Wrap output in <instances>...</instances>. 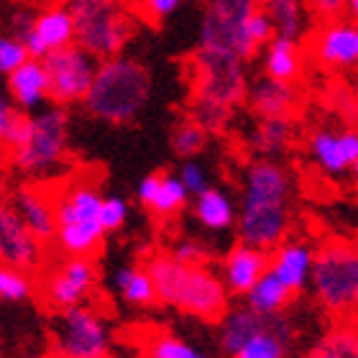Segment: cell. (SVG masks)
Segmentation results:
<instances>
[{
  "label": "cell",
  "instance_id": "obj_1",
  "mask_svg": "<svg viewBox=\"0 0 358 358\" xmlns=\"http://www.w3.org/2000/svg\"><path fill=\"white\" fill-rule=\"evenodd\" d=\"M292 228V177L276 159H256L243 172L238 200V241L274 251Z\"/></svg>",
  "mask_w": 358,
  "mask_h": 358
},
{
  "label": "cell",
  "instance_id": "obj_2",
  "mask_svg": "<svg viewBox=\"0 0 358 358\" xmlns=\"http://www.w3.org/2000/svg\"><path fill=\"white\" fill-rule=\"evenodd\" d=\"M151 279L157 284L159 302L174 307L179 313L217 322L231 310V292L223 276L202 266L179 264L172 254H154L146 262Z\"/></svg>",
  "mask_w": 358,
  "mask_h": 358
},
{
  "label": "cell",
  "instance_id": "obj_3",
  "mask_svg": "<svg viewBox=\"0 0 358 358\" xmlns=\"http://www.w3.org/2000/svg\"><path fill=\"white\" fill-rule=\"evenodd\" d=\"M246 62L197 49L192 57V118L208 134L223 131L233 110L248 100Z\"/></svg>",
  "mask_w": 358,
  "mask_h": 358
},
{
  "label": "cell",
  "instance_id": "obj_4",
  "mask_svg": "<svg viewBox=\"0 0 358 358\" xmlns=\"http://www.w3.org/2000/svg\"><path fill=\"white\" fill-rule=\"evenodd\" d=\"M3 149L10 154L15 169L29 177H46L67 159L69 120L62 105L36 113H15Z\"/></svg>",
  "mask_w": 358,
  "mask_h": 358
},
{
  "label": "cell",
  "instance_id": "obj_5",
  "mask_svg": "<svg viewBox=\"0 0 358 358\" xmlns=\"http://www.w3.org/2000/svg\"><path fill=\"white\" fill-rule=\"evenodd\" d=\"M151 97V72L134 57L118 54L113 59H103L97 64V75L92 80L85 110L92 118L123 126L143 113Z\"/></svg>",
  "mask_w": 358,
  "mask_h": 358
},
{
  "label": "cell",
  "instance_id": "obj_6",
  "mask_svg": "<svg viewBox=\"0 0 358 358\" xmlns=\"http://www.w3.org/2000/svg\"><path fill=\"white\" fill-rule=\"evenodd\" d=\"M103 194L92 182H72L57 200V238L54 243L67 256H92L103 246L100 223Z\"/></svg>",
  "mask_w": 358,
  "mask_h": 358
},
{
  "label": "cell",
  "instance_id": "obj_7",
  "mask_svg": "<svg viewBox=\"0 0 358 358\" xmlns=\"http://www.w3.org/2000/svg\"><path fill=\"white\" fill-rule=\"evenodd\" d=\"M315 297L328 313L348 315L358 310V246L345 238H328L317 248L313 268Z\"/></svg>",
  "mask_w": 358,
  "mask_h": 358
},
{
  "label": "cell",
  "instance_id": "obj_8",
  "mask_svg": "<svg viewBox=\"0 0 358 358\" xmlns=\"http://www.w3.org/2000/svg\"><path fill=\"white\" fill-rule=\"evenodd\" d=\"M254 0H208L200 21L197 49L223 54L241 62H254L262 49L248 36V21L256 13Z\"/></svg>",
  "mask_w": 358,
  "mask_h": 358
},
{
  "label": "cell",
  "instance_id": "obj_9",
  "mask_svg": "<svg viewBox=\"0 0 358 358\" xmlns=\"http://www.w3.org/2000/svg\"><path fill=\"white\" fill-rule=\"evenodd\" d=\"M75 21V44L97 62L113 59L126 49L134 23L118 0H69Z\"/></svg>",
  "mask_w": 358,
  "mask_h": 358
},
{
  "label": "cell",
  "instance_id": "obj_10",
  "mask_svg": "<svg viewBox=\"0 0 358 358\" xmlns=\"http://www.w3.org/2000/svg\"><path fill=\"white\" fill-rule=\"evenodd\" d=\"M54 358H108L110 330L90 307H72L54 317L52 325Z\"/></svg>",
  "mask_w": 358,
  "mask_h": 358
},
{
  "label": "cell",
  "instance_id": "obj_11",
  "mask_svg": "<svg viewBox=\"0 0 358 358\" xmlns=\"http://www.w3.org/2000/svg\"><path fill=\"white\" fill-rule=\"evenodd\" d=\"M41 62L49 77V100L54 105L64 108L72 103H85L100 64L92 54L85 52L83 46L72 44L59 52H52Z\"/></svg>",
  "mask_w": 358,
  "mask_h": 358
},
{
  "label": "cell",
  "instance_id": "obj_12",
  "mask_svg": "<svg viewBox=\"0 0 358 358\" xmlns=\"http://www.w3.org/2000/svg\"><path fill=\"white\" fill-rule=\"evenodd\" d=\"M13 36L21 38L29 57L44 59L52 52L75 44V21L69 6H52L38 15L18 13L13 18Z\"/></svg>",
  "mask_w": 358,
  "mask_h": 358
},
{
  "label": "cell",
  "instance_id": "obj_13",
  "mask_svg": "<svg viewBox=\"0 0 358 358\" xmlns=\"http://www.w3.org/2000/svg\"><path fill=\"white\" fill-rule=\"evenodd\" d=\"M95 279L97 271L90 256H67L44 276L41 292H44L46 305H52L57 313L80 307L90 289L95 287Z\"/></svg>",
  "mask_w": 358,
  "mask_h": 358
},
{
  "label": "cell",
  "instance_id": "obj_14",
  "mask_svg": "<svg viewBox=\"0 0 358 358\" xmlns=\"http://www.w3.org/2000/svg\"><path fill=\"white\" fill-rule=\"evenodd\" d=\"M310 57L328 72H348L358 67V23L325 21L310 36Z\"/></svg>",
  "mask_w": 358,
  "mask_h": 358
},
{
  "label": "cell",
  "instance_id": "obj_15",
  "mask_svg": "<svg viewBox=\"0 0 358 358\" xmlns=\"http://www.w3.org/2000/svg\"><path fill=\"white\" fill-rule=\"evenodd\" d=\"M44 246L41 241L23 223L13 202L0 197V259L8 266H18L23 271H38L44 266Z\"/></svg>",
  "mask_w": 358,
  "mask_h": 358
},
{
  "label": "cell",
  "instance_id": "obj_16",
  "mask_svg": "<svg viewBox=\"0 0 358 358\" xmlns=\"http://www.w3.org/2000/svg\"><path fill=\"white\" fill-rule=\"evenodd\" d=\"M307 151L322 172L338 177L353 169L358 162V128H315L307 136Z\"/></svg>",
  "mask_w": 358,
  "mask_h": 358
},
{
  "label": "cell",
  "instance_id": "obj_17",
  "mask_svg": "<svg viewBox=\"0 0 358 358\" xmlns=\"http://www.w3.org/2000/svg\"><path fill=\"white\" fill-rule=\"evenodd\" d=\"M268 262H271V254H268V251L238 241V243L225 254L223 266H220V276H223L228 292L246 297L248 292L254 289V284L268 271Z\"/></svg>",
  "mask_w": 358,
  "mask_h": 358
},
{
  "label": "cell",
  "instance_id": "obj_18",
  "mask_svg": "<svg viewBox=\"0 0 358 358\" xmlns=\"http://www.w3.org/2000/svg\"><path fill=\"white\" fill-rule=\"evenodd\" d=\"M271 262H268V271L289 287L294 294L302 292L307 284L313 282V268H315V254L317 248H313L307 241L299 238H287L284 243L268 251Z\"/></svg>",
  "mask_w": 358,
  "mask_h": 358
},
{
  "label": "cell",
  "instance_id": "obj_19",
  "mask_svg": "<svg viewBox=\"0 0 358 358\" xmlns=\"http://www.w3.org/2000/svg\"><path fill=\"white\" fill-rule=\"evenodd\" d=\"M305 95L297 85L279 83L271 77H259L251 87H248V108L259 115V118H294L299 110Z\"/></svg>",
  "mask_w": 358,
  "mask_h": 358
},
{
  "label": "cell",
  "instance_id": "obj_20",
  "mask_svg": "<svg viewBox=\"0 0 358 358\" xmlns=\"http://www.w3.org/2000/svg\"><path fill=\"white\" fill-rule=\"evenodd\" d=\"M138 200L149 213L157 217H174L187 208L189 202V189L182 185L179 174H146L138 182Z\"/></svg>",
  "mask_w": 358,
  "mask_h": 358
},
{
  "label": "cell",
  "instance_id": "obj_21",
  "mask_svg": "<svg viewBox=\"0 0 358 358\" xmlns=\"http://www.w3.org/2000/svg\"><path fill=\"white\" fill-rule=\"evenodd\" d=\"M13 208L41 243H52L57 238V205L44 189L31 185L18 187L13 194Z\"/></svg>",
  "mask_w": 358,
  "mask_h": 358
},
{
  "label": "cell",
  "instance_id": "obj_22",
  "mask_svg": "<svg viewBox=\"0 0 358 358\" xmlns=\"http://www.w3.org/2000/svg\"><path fill=\"white\" fill-rule=\"evenodd\" d=\"M271 317H264L248 305L231 307L228 313L217 320V345L228 358H233L254 336H259L268 325Z\"/></svg>",
  "mask_w": 358,
  "mask_h": 358
},
{
  "label": "cell",
  "instance_id": "obj_23",
  "mask_svg": "<svg viewBox=\"0 0 358 358\" xmlns=\"http://www.w3.org/2000/svg\"><path fill=\"white\" fill-rule=\"evenodd\" d=\"M8 92L23 113L41 110L49 100V77L41 59H26L13 75H8Z\"/></svg>",
  "mask_w": 358,
  "mask_h": 358
},
{
  "label": "cell",
  "instance_id": "obj_24",
  "mask_svg": "<svg viewBox=\"0 0 358 358\" xmlns=\"http://www.w3.org/2000/svg\"><path fill=\"white\" fill-rule=\"evenodd\" d=\"M262 69L271 80L297 85L305 72V54H302L299 41L274 36L262 49Z\"/></svg>",
  "mask_w": 358,
  "mask_h": 358
},
{
  "label": "cell",
  "instance_id": "obj_25",
  "mask_svg": "<svg viewBox=\"0 0 358 358\" xmlns=\"http://www.w3.org/2000/svg\"><path fill=\"white\" fill-rule=\"evenodd\" d=\"M194 220L210 233H225L238 223V205L220 187H208L192 202Z\"/></svg>",
  "mask_w": 358,
  "mask_h": 358
},
{
  "label": "cell",
  "instance_id": "obj_26",
  "mask_svg": "<svg viewBox=\"0 0 358 358\" xmlns=\"http://www.w3.org/2000/svg\"><path fill=\"white\" fill-rule=\"evenodd\" d=\"M294 118H259L251 134V149L259 159H279L294 141Z\"/></svg>",
  "mask_w": 358,
  "mask_h": 358
},
{
  "label": "cell",
  "instance_id": "obj_27",
  "mask_svg": "<svg viewBox=\"0 0 358 358\" xmlns=\"http://www.w3.org/2000/svg\"><path fill=\"white\" fill-rule=\"evenodd\" d=\"M294 341V330L282 315L268 320L266 328L248 341L233 358H287L289 345Z\"/></svg>",
  "mask_w": 358,
  "mask_h": 358
},
{
  "label": "cell",
  "instance_id": "obj_28",
  "mask_svg": "<svg viewBox=\"0 0 358 358\" xmlns=\"http://www.w3.org/2000/svg\"><path fill=\"white\" fill-rule=\"evenodd\" d=\"M292 297H294V292L284 282H279L271 271H266L254 284V289L246 294V305L254 307L256 313L264 315V317H276V315H282L287 310Z\"/></svg>",
  "mask_w": 358,
  "mask_h": 358
},
{
  "label": "cell",
  "instance_id": "obj_29",
  "mask_svg": "<svg viewBox=\"0 0 358 358\" xmlns=\"http://www.w3.org/2000/svg\"><path fill=\"white\" fill-rule=\"evenodd\" d=\"M115 287L131 307H149L159 299L157 284L146 266H123L115 274Z\"/></svg>",
  "mask_w": 358,
  "mask_h": 358
},
{
  "label": "cell",
  "instance_id": "obj_30",
  "mask_svg": "<svg viewBox=\"0 0 358 358\" xmlns=\"http://www.w3.org/2000/svg\"><path fill=\"white\" fill-rule=\"evenodd\" d=\"M264 10H266L271 23H274L276 36L294 38V41L302 38L307 26L305 0H266Z\"/></svg>",
  "mask_w": 358,
  "mask_h": 358
},
{
  "label": "cell",
  "instance_id": "obj_31",
  "mask_svg": "<svg viewBox=\"0 0 358 358\" xmlns=\"http://www.w3.org/2000/svg\"><path fill=\"white\" fill-rule=\"evenodd\" d=\"M305 358H358V328L348 322L330 328Z\"/></svg>",
  "mask_w": 358,
  "mask_h": 358
},
{
  "label": "cell",
  "instance_id": "obj_32",
  "mask_svg": "<svg viewBox=\"0 0 358 358\" xmlns=\"http://www.w3.org/2000/svg\"><path fill=\"white\" fill-rule=\"evenodd\" d=\"M169 143H172V151L179 159H194L205 146H208V131H205L194 118L182 120V123L174 126Z\"/></svg>",
  "mask_w": 358,
  "mask_h": 358
},
{
  "label": "cell",
  "instance_id": "obj_33",
  "mask_svg": "<svg viewBox=\"0 0 358 358\" xmlns=\"http://www.w3.org/2000/svg\"><path fill=\"white\" fill-rule=\"evenodd\" d=\"M34 292V276L18 266L0 264V299L6 302H23Z\"/></svg>",
  "mask_w": 358,
  "mask_h": 358
},
{
  "label": "cell",
  "instance_id": "obj_34",
  "mask_svg": "<svg viewBox=\"0 0 358 358\" xmlns=\"http://www.w3.org/2000/svg\"><path fill=\"white\" fill-rule=\"evenodd\" d=\"M149 358H208L200 348L177 336H157L149 341Z\"/></svg>",
  "mask_w": 358,
  "mask_h": 358
},
{
  "label": "cell",
  "instance_id": "obj_35",
  "mask_svg": "<svg viewBox=\"0 0 358 358\" xmlns=\"http://www.w3.org/2000/svg\"><path fill=\"white\" fill-rule=\"evenodd\" d=\"M26 59H31V57L21 38H15L13 34L10 36H0V75H13Z\"/></svg>",
  "mask_w": 358,
  "mask_h": 358
},
{
  "label": "cell",
  "instance_id": "obj_36",
  "mask_svg": "<svg viewBox=\"0 0 358 358\" xmlns=\"http://www.w3.org/2000/svg\"><path fill=\"white\" fill-rule=\"evenodd\" d=\"M128 220V202L120 194H108L100 205V223L108 233L120 231Z\"/></svg>",
  "mask_w": 358,
  "mask_h": 358
},
{
  "label": "cell",
  "instance_id": "obj_37",
  "mask_svg": "<svg viewBox=\"0 0 358 358\" xmlns=\"http://www.w3.org/2000/svg\"><path fill=\"white\" fill-rule=\"evenodd\" d=\"M179 179H182V185L189 189L192 197H197L200 192H205L210 185V174L208 169L197 162V159H185V164L179 166Z\"/></svg>",
  "mask_w": 358,
  "mask_h": 358
},
{
  "label": "cell",
  "instance_id": "obj_38",
  "mask_svg": "<svg viewBox=\"0 0 358 358\" xmlns=\"http://www.w3.org/2000/svg\"><path fill=\"white\" fill-rule=\"evenodd\" d=\"M248 36H251V41H254L259 49H264V46L276 36L274 23H271L268 13L264 10V6L256 8V13L251 15V21H248Z\"/></svg>",
  "mask_w": 358,
  "mask_h": 358
},
{
  "label": "cell",
  "instance_id": "obj_39",
  "mask_svg": "<svg viewBox=\"0 0 358 358\" xmlns=\"http://www.w3.org/2000/svg\"><path fill=\"white\" fill-rule=\"evenodd\" d=\"M169 254L179 264H187V266H202V264L208 262V248L202 246L200 241H179V243H174Z\"/></svg>",
  "mask_w": 358,
  "mask_h": 358
},
{
  "label": "cell",
  "instance_id": "obj_40",
  "mask_svg": "<svg viewBox=\"0 0 358 358\" xmlns=\"http://www.w3.org/2000/svg\"><path fill=\"white\" fill-rule=\"evenodd\" d=\"M330 105H333V110L343 120H358V100L353 95V90H343V87L333 90Z\"/></svg>",
  "mask_w": 358,
  "mask_h": 358
},
{
  "label": "cell",
  "instance_id": "obj_41",
  "mask_svg": "<svg viewBox=\"0 0 358 358\" xmlns=\"http://www.w3.org/2000/svg\"><path fill=\"white\" fill-rule=\"evenodd\" d=\"M305 6L322 21H341L348 13V0H305Z\"/></svg>",
  "mask_w": 358,
  "mask_h": 358
},
{
  "label": "cell",
  "instance_id": "obj_42",
  "mask_svg": "<svg viewBox=\"0 0 358 358\" xmlns=\"http://www.w3.org/2000/svg\"><path fill=\"white\" fill-rule=\"evenodd\" d=\"M179 3H182V0H143V8H146V13H149L151 18L162 21V18H166V15H172L174 10H177Z\"/></svg>",
  "mask_w": 358,
  "mask_h": 358
},
{
  "label": "cell",
  "instance_id": "obj_43",
  "mask_svg": "<svg viewBox=\"0 0 358 358\" xmlns=\"http://www.w3.org/2000/svg\"><path fill=\"white\" fill-rule=\"evenodd\" d=\"M13 115H15V110H13V105H10V100H8L6 95H0V146L6 143V134H8V128H10Z\"/></svg>",
  "mask_w": 358,
  "mask_h": 358
},
{
  "label": "cell",
  "instance_id": "obj_44",
  "mask_svg": "<svg viewBox=\"0 0 358 358\" xmlns=\"http://www.w3.org/2000/svg\"><path fill=\"white\" fill-rule=\"evenodd\" d=\"M348 18L358 23V0H348Z\"/></svg>",
  "mask_w": 358,
  "mask_h": 358
},
{
  "label": "cell",
  "instance_id": "obj_45",
  "mask_svg": "<svg viewBox=\"0 0 358 358\" xmlns=\"http://www.w3.org/2000/svg\"><path fill=\"white\" fill-rule=\"evenodd\" d=\"M6 187H8V174H6V169L0 166V197H3V192H6Z\"/></svg>",
  "mask_w": 358,
  "mask_h": 358
},
{
  "label": "cell",
  "instance_id": "obj_46",
  "mask_svg": "<svg viewBox=\"0 0 358 358\" xmlns=\"http://www.w3.org/2000/svg\"><path fill=\"white\" fill-rule=\"evenodd\" d=\"M351 172H353V177H356V182H358V162H356V166H353Z\"/></svg>",
  "mask_w": 358,
  "mask_h": 358
},
{
  "label": "cell",
  "instance_id": "obj_47",
  "mask_svg": "<svg viewBox=\"0 0 358 358\" xmlns=\"http://www.w3.org/2000/svg\"><path fill=\"white\" fill-rule=\"evenodd\" d=\"M353 95H356V100H358V83H356V87H353Z\"/></svg>",
  "mask_w": 358,
  "mask_h": 358
},
{
  "label": "cell",
  "instance_id": "obj_48",
  "mask_svg": "<svg viewBox=\"0 0 358 358\" xmlns=\"http://www.w3.org/2000/svg\"><path fill=\"white\" fill-rule=\"evenodd\" d=\"M254 3H259V6H264V3H266V0H254Z\"/></svg>",
  "mask_w": 358,
  "mask_h": 358
},
{
  "label": "cell",
  "instance_id": "obj_49",
  "mask_svg": "<svg viewBox=\"0 0 358 358\" xmlns=\"http://www.w3.org/2000/svg\"><path fill=\"white\" fill-rule=\"evenodd\" d=\"M0 264H3V259H0Z\"/></svg>",
  "mask_w": 358,
  "mask_h": 358
}]
</instances>
